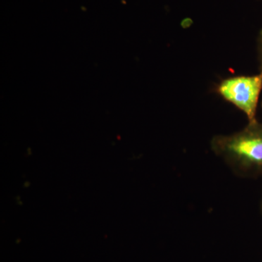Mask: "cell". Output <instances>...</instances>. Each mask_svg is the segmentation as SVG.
<instances>
[{"label": "cell", "instance_id": "obj_2", "mask_svg": "<svg viewBox=\"0 0 262 262\" xmlns=\"http://www.w3.org/2000/svg\"><path fill=\"white\" fill-rule=\"evenodd\" d=\"M262 89V71L259 75L236 76L222 80L217 92L248 117V121H256L258 98Z\"/></svg>", "mask_w": 262, "mask_h": 262}, {"label": "cell", "instance_id": "obj_4", "mask_svg": "<svg viewBox=\"0 0 262 262\" xmlns=\"http://www.w3.org/2000/svg\"><path fill=\"white\" fill-rule=\"evenodd\" d=\"M261 211H262V202H261Z\"/></svg>", "mask_w": 262, "mask_h": 262}, {"label": "cell", "instance_id": "obj_3", "mask_svg": "<svg viewBox=\"0 0 262 262\" xmlns=\"http://www.w3.org/2000/svg\"><path fill=\"white\" fill-rule=\"evenodd\" d=\"M261 51L262 53V37H261Z\"/></svg>", "mask_w": 262, "mask_h": 262}, {"label": "cell", "instance_id": "obj_1", "mask_svg": "<svg viewBox=\"0 0 262 262\" xmlns=\"http://www.w3.org/2000/svg\"><path fill=\"white\" fill-rule=\"evenodd\" d=\"M212 151L237 177H262V124L248 122L242 130L230 135L215 136Z\"/></svg>", "mask_w": 262, "mask_h": 262}]
</instances>
